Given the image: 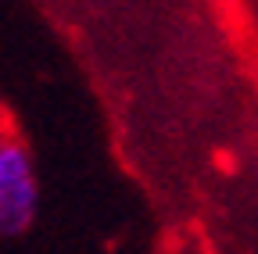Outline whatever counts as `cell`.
I'll list each match as a JSON object with an SVG mask.
<instances>
[{"instance_id": "cell-1", "label": "cell", "mask_w": 258, "mask_h": 254, "mask_svg": "<svg viewBox=\"0 0 258 254\" xmlns=\"http://www.w3.org/2000/svg\"><path fill=\"white\" fill-rule=\"evenodd\" d=\"M40 208V179L29 147L0 125V236H22Z\"/></svg>"}]
</instances>
